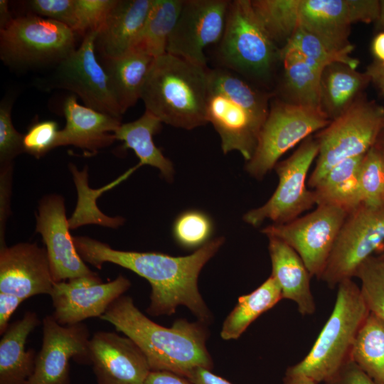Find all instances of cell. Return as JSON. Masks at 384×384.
<instances>
[{
    "instance_id": "obj_42",
    "label": "cell",
    "mask_w": 384,
    "mask_h": 384,
    "mask_svg": "<svg viewBox=\"0 0 384 384\" xmlns=\"http://www.w3.org/2000/svg\"><path fill=\"white\" fill-rule=\"evenodd\" d=\"M324 384H378L351 359Z\"/></svg>"
},
{
    "instance_id": "obj_15",
    "label": "cell",
    "mask_w": 384,
    "mask_h": 384,
    "mask_svg": "<svg viewBox=\"0 0 384 384\" xmlns=\"http://www.w3.org/2000/svg\"><path fill=\"white\" fill-rule=\"evenodd\" d=\"M97 31L87 33L80 47L58 63L52 85L75 93L88 107L121 119L106 71L96 58Z\"/></svg>"
},
{
    "instance_id": "obj_23",
    "label": "cell",
    "mask_w": 384,
    "mask_h": 384,
    "mask_svg": "<svg viewBox=\"0 0 384 384\" xmlns=\"http://www.w3.org/2000/svg\"><path fill=\"white\" fill-rule=\"evenodd\" d=\"M267 238L271 276L279 286L282 299L293 301L304 316L314 314L316 305L310 287L312 277L304 262L287 243L274 237Z\"/></svg>"
},
{
    "instance_id": "obj_51",
    "label": "cell",
    "mask_w": 384,
    "mask_h": 384,
    "mask_svg": "<svg viewBox=\"0 0 384 384\" xmlns=\"http://www.w3.org/2000/svg\"><path fill=\"white\" fill-rule=\"evenodd\" d=\"M377 149L384 154V127H383L378 139L374 145Z\"/></svg>"
},
{
    "instance_id": "obj_37",
    "label": "cell",
    "mask_w": 384,
    "mask_h": 384,
    "mask_svg": "<svg viewBox=\"0 0 384 384\" xmlns=\"http://www.w3.org/2000/svg\"><path fill=\"white\" fill-rule=\"evenodd\" d=\"M173 233L177 242L184 247L202 246L207 242L212 233V223L203 213L186 211L176 220Z\"/></svg>"
},
{
    "instance_id": "obj_12",
    "label": "cell",
    "mask_w": 384,
    "mask_h": 384,
    "mask_svg": "<svg viewBox=\"0 0 384 384\" xmlns=\"http://www.w3.org/2000/svg\"><path fill=\"white\" fill-rule=\"evenodd\" d=\"M348 214L338 207L319 205L309 213L287 223L270 225L261 232L293 248L311 276L320 279Z\"/></svg>"
},
{
    "instance_id": "obj_40",
    "label": "cell",
    "mask_w": 384,
    "mask_h": 384,
    "mask_svg": "<svg viewBox=\"0 0 384 384\" xmlns=\"http://www.w3.org/2000/svg\"><path fill=\"white\" fill-rule=\"evenodd\" d=\"M34 14L60 22L75 33L79 32L75 0H31L27 2Z\"/></svg>"
},
{
    "instance_id": "obj_54",
    "label": "cell",
    "mask_w": 384,
    "mask_h": 384,
    "mask_svg": "<svg viewBox=\"0 0 384 384\" xmlns=\"http://www.w3.org/2000/svg\"><path fill=\"white\" fill-rule=\"evenodd\" d=\"M380 26L384 28V23Z\"/></svg>"
},
{
    "instance_id": "obj_25",
    "label": "cell",
    "mask_w": 384,
    "mask_h": 384,
    "mask_svg": "<svg viewBox=\"0 0 384 384\" xmlns=\"http://www.w3.org/2000/svg\"><path fill=\"white\" fill-rule=\"evenodd\" d=\"M370 82L366 72H359L347 64L326 65L321 77L320 110L331 121L337 119L363 94Z\"/></svg>"
},
{
    "instance_id": "obj_44",
    "label": "cell",
    "mask_w": 384,
    "mask_h": 384,
    "mask_svg": "<svg viewBox=\"0 0 384 384\" xmlns=\"http://www.w3.org/2000/svg\"><path fill=\"white\" fill-rule=\"evenodd\" d=\"M24 301L23 299L11 294L0 292V334L2 336L8 329L11 316Z\"/></svg>"
},
{
    "instance_id": "obj_7",
    "label": "cell",
    "mask_w": 384,
    "mask_h": 384,
    "mask_svg": "<svg viewBox=\"0 0 384 384\" xmlns=\"http://www.w3.org/2000/svg\"><path fill=\"white\" fill-rule=\"evenodd\" d=\"M383 127L384 107L363 93L345 113L314 136L319 153L307 186L313 189L338 164L363 156L374 146Z\"/></svg>"
},
{
    "instance_id": "obj_49",
    "label": "cell",
    "mask_w": 384,
    "mask_h": 384,
    "mask_svg": "<svg viewBox=\"0 0 384 384\" xmlns=\"http://www.w3.org/2000/svg\"><path fill=\"white\" fill-rule=\"evenodd\" d=\"M282 384H318L312 378L299 373L286 370Z\"/></svg>"
},
{
    "instance_id": "obj_46",
    "label": "cell",
    "mask_w": 384,
    "mask_h": 384,
    "mask_svg": "<svg viewBox=\"0 0 384 384\" xmlns=\"http://www.w3.org/2000/svg\"><path fill=\"white\" fill-rule=\"evenodd\" d=\"M193 384H232L204 368L194 369L188 378Z\"/></svg>"
},
{
    "instance_id": "obj_21",
    "label": "cell",
    "mask_w": 384,
    "mask_h": 384,
    "mask_svg": "<svg viewBox=\"0 0 384 384\" xmlns=\"http://www.w3.org/2000/svg\"><path fill=\"white\" fill-rule=\"evenodd\" d=\"M65 126L58 132L55 147L72 145L92 153L111 145L121 119L96 111L78 103L75 95L65 100Z\"/></svg>"
},
{
    "instance_id": "obj_6",
    "label": "cell",
    "mask_w": 384,
    "mask_h": 384,
    "mask_svg": "<svg viewBox=\"0 0 384 384\" xmlns=\"http://www.w3.org/2000/svg\"><path fill=\"white\" fill-rule=\"evenodd\" d=\"M222 65L251 82L267 85L280 61V48L271 39L251 0L230 1L218 46Z\"/></svg>"
},
{
    "instance_id": "obj_27",
    "label": "cell",
    "mask_w": 384,
    "mask_h": 384,
    "mask_svg": "<svg viewBox=\"0 0 384 384\" xmlns=\"http://www.w3.org/2000/svg\"><path fill=\"white\" fill-rule=\"evenodd\" d=\"M363 156L343 161L319 181L312 189L316 205L338 207L349 213L362 204L359 178Z\"/></svg>"
},
{
    "instance_id": "obj_29",
    "label": "cell",
    "mask_w": 384,
    "mask_h": 384,
    "mask_svg": "<svg viewBox=\"0 0 384 384\" xmlns=\"http://www.w3.org/2000/svg\"><path fill=\"white\" fill-rule=\"evenodd\" d=\"M161 123L154 114L145 110L137 120L122 123L113 134L116 140L124 142V148L134 151L139 159V166H154L169 181L174 176L172 162L164 156L153 141V137L160 130Z\"/></svg>"
},
{
    "instance_id": "obj_3",
    "label": "cell",
    "mask_w": 384,
    "mask_h": 384,
    "mask_svg": "<svg viewBox=\"0 0 384 384\" xmlns=\"http://www.w3.org/2000/svg\"><path fill=\"white\" fill-rule=\"evenodd\" d=\"M272 96L228 69L208 68L207 121L219 134L224 154L237 151L246 162L251 159Z\"/></svg>"
},
{
    "instance_id": "obj_13",
    "label": "cell",
    "mask_w": 384,
    "mask_h": 384,
    "mask_svg": "<svg viewBox=\"0 0 384 384\" xmlns=\"http://www.w3.org/2000/svg\"><path fill=\"white\" fill-rule=\"evenodd\" d=\"M380 0H300L299 26L334 51L351 53L353 23L378 22Z\"/></svg>"
},
{
    "instance_id": "obj_32",
    "label": "cell",
    "mask_w": 384,
    "mask_h": 384,
    "mask_svg": "<svg viewBox=\"0 0 384 384\" xmlns=\"http://www.w3.org/2000/svg\"><path fill=\"white\" fill-rule=\"evenodd\" d=\"M351 358L377 383L384 384V321L370 312L356 337Z\"/></svg>"
},
{
    "instance_id": "obj_45",
    "label": "cell",
    "mask_w": 384,
    "mask_h": 384,
    "mask_svg": "<svg viewBox=\"0 0 384 384\" xmlns=\"http://www.w3.org/2000/svg\"><path fill=\"white\" fill-rule=\"evenodd\" d=\"M144 384H193L190 380L169 371H151Z\"/></svg>"
},
{
    "instance_id": "obj_16",
    "label": "cell",
    "mask_w": 384,
    "mask_h": 384,
    "mask_svg": "<svg viewBox=\"0 0 384 384\" xmlns=\"http://www.w3.org/2000/svg\"><path fill=\"white\" fill-rule=\"evenodd\" d=\"M90 332L82 323L61 325L52 315L43 319V338L27 384H70V360L90 364Z\"/></svg>"
},
{
    "instance_id": "obj_8",
    "label": "cell",
    "mask_w": 384,
    "mask_h": 384,
    "mask_svg": "<svg viewBox=\"0 0 384 384\" xmlns=\"http://www.w3.org/2000/svg\"><path fill=\"white\" fill-rule=\"evenodd\" d=\"M331 122L319 108L274 100L245 170L251 176L262 180L274 169L284 154Z\"/></svg>"
},
{
    "instance_id": "obj_31",
    "label": "cell",
    "mask_w": 384,
    "mask_h": 384,
    "mask_svg": "<svg viewBox=\"0 0 384 384\" xmlns=\"http://www.w3.org/2000/svg\"><path fill=\"white\" fill-rule=\"evenodd\" d=\"M183 0H154L146 21L130 49L142 51L154 58L166 53Z\"/></svg>"
},
{
    "instance_id": "obj_18",
    "label": "cell",
    "mask_w": 384,
    "mask_h": 384,
    "mask_svg": "<svg viewBox=\"0 0 384 384\" xmlns=\"http://www.w3.org/2000/svg\"><path fill=\"white\" fill-rule=\"evenodd\" d=\"M36 216V230L46 245L55 282L95 274L76 250L61 196L50 194L42 198Z\"/></svg>"
},
{
    "instance_id": "obj_52",
    "label": "cell",
    "mask_w": 384,
    "mask_h": 384,
    "mask_svg": "<svg viewBox=\"0 0 384 384\" xmlns=\"http://www.w3.org/2000/svg\"><path fill=\"white\" fill-rule=\"evenodd\" d=\"M378 25L381 26L384 23V0H380V12Z\"/></svg>"
},
{
    "instance_id": "obj_43",
    "label": "cell",
    "mask_w": 384,
    "mask_h": 384,
    "mask_svg": "<svg viewBox=\"0 0 384 384\" xmlns=\"http://www.w3.org/2000/svg\"><path fill=\"white\" fill-rule=\"evenodd\" d=\"M12 168L13 164L1 166V242L4 241L5 221L9 215Z\"/></svg>"
},
{
    "instance_id": "obj_9",
    "label": "cell",
    "mask_w": 384,
    "mask_h": 384,
    "mask_svg": "<svg viewBox=\"0 0 384 384\" xmlns=\"http://www.w3.org/2000/svg\"><path fill=\"white\" fill-rule=\"evenodd\" d=\"M75 32L67 26L38 16L14 18L0 29V56L14 68L58 63L75 48Z\"/></svg>"
},
{
    "instance_id": "obj_33",
    "label": "cell",
    "mask_w": 384,
    "mask_h": 384,
    "mask_svg": "<svg viewBox=\"0 0 384 384\" xmlns=\"http://www.w3.org/2000/svg\"><path fill=\"white\" fill-rule=\"evenodd\" d=\"M251 4L271 39L282 48L299 26L300 0H251Z\"/></svg>"
},
{
    "instance_id": "obj_38",
    "label": "cell",
    "mask_w": 384,
    "mask_h": 384,
    "mask_svg": "<svg viewBox=\"0 0 384 384\" xmlns=\"http://www.w3.org/2000/svg\"><path fill=\"white\" fill-rule=\"evenodd\" d=\"M58 126L53 120H43L33 124L23 134V148L24 152L36 158H40L55 148Z\"/></svg>"
},
{
    "instance_id": "obj_5",
    "label": "cell",
    "mask_w": 384,
    "mask_h": 384,
    "mask_svg": "<svg viewBox=\"0 0 384 384\" xmlns=\"http://www.w3.org/2000/svg\"><path fill=\"white\" fill-rule=\"evenodd\" d=\"M370 314L360 287L348 279L337 286L333 310L308 354L287 370L317 383L331 378L347 361L357 334Z\"/></svg>"
},
{
    "instance_id": "obj_47",
    "label": "cell",
    "mask_w": 384,
    "mask_h": 384,
    "mask_svg": "<svg viewBox=\"0 0 384 384\" xmlns=\"http://www.w3.org/2000/svg\"><path fill=\"white\" fill-rule=\"evenodd\" d=\"M366 72L370 82L384 96V63L375 60L367 67Z\"/></svg>"
},
{
    "instance_id": "obj_26",
    "label": "cell",
    "mask_w": 384,
    "mask_h": 384,
    "mask_svg": "<svg viewBox=\"0 0 384 384\" xmlns=\"http://www.w3.org/2000/svg\"><path fill=\"white\" fill-rule=\"evenodd\" d=\"M155 58L135 49L106 60L104 67L113 97L122 114L139 99Z\"/></svg>"
},
{
    "instance_id": "obj_39",
    "label": "cell",
    "mask_w": 384,
    "mask_h": 384,
    "mask_svg": "<svg viewBox=\"0 0 384 384\" xmlns=\"http://www.w3.org/2000/svg\"><path fill=\"white\" fill-rule=\"evenodd\" d=\"M11 103L2 101L0 105V163L12 164L13 159L22 152L23 134L14 128L11 117Z\"/></svg>"
},
{
    "instance_id": "obj_22",
    "label": "cell",
    "mask_w": 384,
    "mask_h": 384,
    "mask_svg": "<svg viewBox=\"0 0 384 384\" xmlns=\"http://www.w3.org/2000/svg\"><path fill=\"white\" fill-rule=\"evenodd\" d=\"M154 0H117L97 31L95 48L105 60L127 52L142 29Z\"/></svg>"
},
{
    "instance_id": "obj_30",
    "label": "cell",
    "mask_w": 384,
    "mask_h": 384,
    "mask_svg": "<svg viewBox=\"0 0 384 384\" xmlns=\"http://www.w3.org/2000/svg\"><path fill=\"white\" fill-rule=\"evenodd\" d=\"M282 299L280 287L270 276L254 291L238 298L223 321L220 337L225 341L238 338L255 319Z\"/></svg>"
},
{
    "instance_id": "obj_41",
    "label": "cell",
    "mask_w": 384,
    "mask_h": 384,
    "mask_svg": "<svg viewBox=\"0 0 384 384\" xmlns=\"http://www.w3.org/2000/svg\"><path fill=\"white\" fill-rule=\"evenodd\" d=\"M80 34L98 31L117 0H75Z\"/></svg>"
},
{
    "instance_id": "obj_36",
    "label": "cell",
    "mask_w": 384,
    "mask_h": 384,
    "mask_svg": "<svg viewBox=\"0 0 384 384\" xmlns=\"http://www.w3.org/2000/svg\"><path fill=\"white\" fill-rule=\"evenodd\" d=\"M359 178L362 203L384 205V154L374 146L363 156Z\"/></svg>"
},
{
    "instance_id": "obj_50",
    "label": "cell",
    "mask_w": 384,
    "mask_h": 384,
    "mask_svg": "<svg viewBox=\"0 0 384 384\" xmlns=\"http://www.w3.org/2000/svg\"><path fill=\"white\" fill-rule=\"evenodd\" d=\"M14 18L9 10V3L6 0L0 1V29L6 26Z\"/></svg>"
},
{
    "instance_id": "obj_20",
    "label": "cell",
    "mask_w": 384,
    "mask_h": 384,
    "mask_svg": "<svg viewBox=\"0 0 384 384\" xmlns=\"http://www.w3.org/2000/svg\"><path fill=\"white\" fill-rule=\"evenodd\" d=\"M54 283L46 248L30 242L1 247L0 292L25 300L50 295Z\"/></svg>"
},
{
    "instance_id": "obj_53",
    "label": "cell",
    "mask_w": 384,
    "mask_h": 384,
    "mask_svg": "<svg viewBox=\"0 0 384 384\" xmlns=\"http://www.w3.org/2000/svg\"><path fill=\"white\" fill-rule=\"evenodd\" d=\"M383 252H381L380 254H383V255H384V246H383Z\"/></svg>"
},
{
    "instance_id": "obj_19",
    "label": "cell",
    "mask_w": 384,
    "mask_h": 384,
    "mask_svg": "<svg viewBox=\"0 0 384 384\" xmlns=\"http://www.w3.org/2000/svg\"><path fill=\"white\" fill-rule=\"evenodd\" d=\"M90 352L97 384H144L151 371L136 343L113 332L95 333Z\"/></svg>"
},
{
    "instance_id": "obj_35",
    "label": "cell",
    "mask_w": 384,
    "mask_h": 384,
    "mask_svg": "<svg viewBox=\"0 0 384 384\" xmlns=\"http://www.w3.org/2000/svg\"><path fill=\"white\" fill-rule=\"evenodd\" d=\"M356 277L369 311L384 321V255H374L358 269Z\"/></svg>"
},
{
    "instance_id": "obj_11",
    "label": "cell",
    "mask_w": 384,
    "mask_h": 384,
    "mask_svg": "<svg viewBox=\"0 0 384 384\" xmlns=\"http://www.w3.org/2000/svg\"><path fill=\"white\" fill-rule=\"evenodd\" d=\"M384 246V205L361 204L345 219L320 279L331 289L355 277L359 267Z\"/></svg>"
},
{
    "instance_id": "obj_2",
    "label": "cell",
    "mask_w": 384,
    "mask_h": 384,
    "mask_svg": "<svg viewBox=\"0 0 384 384\" xmlns=\"http://www.w3.org/2000/svg\"><path fill=\"white\" fill-rule=\"evenodd\" d=\"M134 341L145 356L151 371H169L188 378L197 368L211 370L206 348V324L179 319L165 327L146 316L132 297L121 296L100 318Z\"/></svg>"
},
{
    "instance_id": "obj_4",
    "label": "cell",
    "mask_w": 384,
    "mask_h": 384,
    "mask_svg": "<svg viewBox=\"0 0 384 384\" xmlns=\"http://www.w3.org/2000/svg\"><path fill=\"white\" fill-rule=\"evenodd\" d=\"M208 67L166 53L155 58L141 100L162 123L193 129L208 123Z\"/></svg>"
},
{
    "instance_id": "obj_1",
    "label": "cell",
    "mask_w": 384,
    "mask_h": 384,
    "mask_svg": "<svg viewBox=\"0 0 384 384\" xmlns=\"http://www.w3.org/2000/svg\"><path fill=\"white\" fill-rule=\"evenodd\" d=\"M76 250L84 262L97 269L110 262L146 279L151 286L147 312L151 316L171 315L179 306L187 307L198 321L208 324L212 314L198 287L199 274L218 251L224 238L207 242L186 256H171L153 252L115 250L86 236L73 237Z\"/></svg>"
},
{
    "instance_id": "obj_34",
    "label": "cell",
    "mask_w": 384,
    "mask_h": 384,
    "mask_svg": "<svg viewBox=\"0 0 384 384\" xmlns=\"http://www.w3.org/2000/svg\"><path fill=\"white\" fill-rule=\"evenodd\" d=\"M281 48L294 51L321 68L333 63H345L355 69L359 65V60L351 56V53L331 50L319 38L299 26Z\"/></svg>"
},
{
    "instance_id": "obj_10",
    "label": "cell",
    "mask_w": 384,
    "mask_h": 384,
    "mask_svg": "<svg viewBox=\"0 0 384 384\" xmlns=\"http://www.w3.org/2000/svg\"><path fill=\"white\" fill-rule=\"evenodd\" d=\"M318 153L317 141L311 135L289 157L277 163L274 167L279 178L277 188L265 203L247 212L244 221L254 227L265 220L284 224L316 205L313 190L307 188V176Z\"/></svg>"
},
{
    "instance_id": "obj_17",
    "label": "cell",
    "mask_w": 384,
    "mask_h": 384,
    "mask_svg": "<svg viewBox=\"0 0 384 384\" xmlns=\"http://www.w3.org/2000/svg\"><path fill=\"white\" fill-rule=\"evenodd\" d=\"M130 286V281L122 275L103 283L96 273L55 282L50 294L54 309L52 316L64 326L100 318Z\"/></svg>"
},
{
    "instance_id": "obj_24",
    "label": "cell",
    "mask_w": 384,
    "mask_h": 384,
    "mask_svg": "<svg viewBox=\"0 0 384 384\" xmlns=\"http://www.w3.org/2000/svg\"><path fill=\"white\" fill-rule=\"evenodd\" d=\"M36 313L26 311L11 324L0 341V384H27L35 368L36 354L26 350L29 334L39 325Z\"/></svg>"
},
{
    "instance_id": "obj_28",
    "label": "cell",
    "mask_w": 384,
    "mask_h": 384,
    "mask_svg": "<svg viewBox=\"0 0 384 384\" xmlns=\"http://www.w3.org/2000/svg\"><path fill=\"white\" fill-rule=\"evenodd\" d=\"M280 61L283 65L282 100L320 109V82L324 68L283 48H280Z\"/></svg>"
},
{
    "instance_id": "obj_48",
    "label": "cell",
    "mask_w": 384,
    "mask_h": 384,
    "mask_svg": "<svg viewBox=\"0 0 384 384\" xmlns=\"http://www.w3.org/2000/svg\"><path fill=\"white\" fill-rule=\"evenodd\" d=\"M371 51L375 60L384 63V31L378 33L373 39Z\"/></svg>"
},
{
    "instance_id": "obj_14",
    "label": "cell",
    "mask_w": 384,
    "mask_h": 384,
    "mask_svg": "<svg viewBox=\"0 0 384 384\" xmlns=\"http://www.w3.org/2000/svg\"><path fill=\"white\" fill-rule=\"evenodd\" d=\"M228 0H183L166 53L207 67L205 50L223 35Z\"/></svg>"
}]
</instances>
